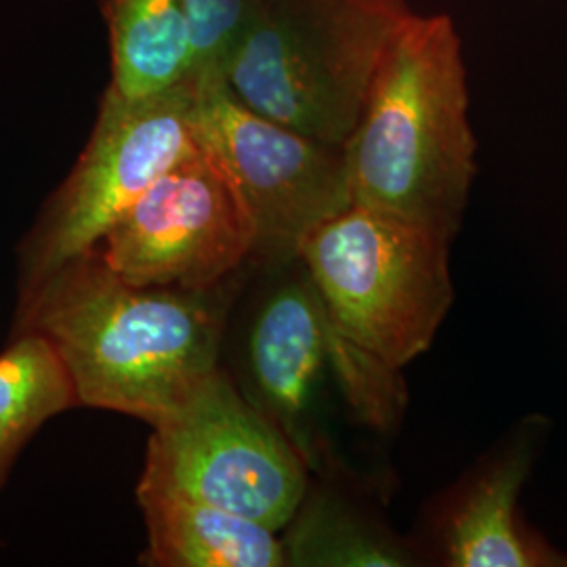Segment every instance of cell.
Masks as SVG:
<instances>
[{
	"label": "cell",
	"mask_w": 567,
	"mask_h": 567,
	"mask_svg": "<svg viewBox=\"0 0 567 567\" xmlns=\"http://www.w3.org/2000/svg\"><path fill=\"white\" fill-rule=\"evenodd\" d=\"M231 290L137 286L91 248L20 297L13 334L53 347L76 404L154 426L221 365Z\"/></svg>",
	"instance_id": "cell-1"
},
{
	"label": "cell",
	"mask_w": 567,
	"mask_h": 567,
	"mask_svg": "<svg viewBox=\"0 0 567 567\" xmlns=\"http://www.w3.org/2000/svg\"><path fill=\"white\" fill-rule=\"evenodd\" d=\"M463 41L446 13H414L343 145L351 203L454 240L477 173Z\"/></svg>",
	"instance_id": "cell-2"
},
{
	"label": "cell",
	"mask_w": 567,
	"mask_h": 567,
	"mask_svg": "<svg viewBox=\"0 0 567 567\" xmlns=\"http://www.w3.org/2000/svg\"><path fill=\"white\" fill-rule=\"evenodd\" d=\"M412 16L408 0H259L225 84L265 118L343 147Z\"/></svg>",
	"instance_id": "cell-3"
},
{
	"label": "cell",
	"mask_w": 567,
	"mask_h": 567,
	"mask_svg": "<svg viewBox=\"0 0 567 567\" xmlns=\"http://www.w3.org/2000/svg\"><path fill=\"white\" fill-rule=\"evenodd\" d=\"M450 244L423 225L351 204L305 238L299 264L332 328L402 370L433 344L454 303Z\"/></svg>",
	"instance_id": "cell-4"
},
{
	"label": "cell",
	"mask_w": 567,
	"mask_h": 567,
	"mask_svg": "<svg viewBox=\"0 0 567 567\" xmlns=\"http://www.w3.org/2000/svg\"><path fill=\"white\" fill-rule=\"evenodd\" d=\"M309 471L282 429L219 365L152 426L142 475L282 532L307 494Z\"/></svg>",
	"instance_id": "cell-5"
},
{
	"label": "cell",
	"mask_w": 567,
	"mask_h": 567,
	"mask_svg": "<svg viewBox=\"0 0 567 567\" xmlns=\"http://www.w3.org/2000/svg\"><path fill=\"white\" fill-rule=\"evenodd\" d=\"M192 79L147 100L105 89L84 150L20 244V297L95 248L122 213L196 150Z\"/></svg>",
	"instance_id": "cell-6"
},
{
	"label": "cell",
	"mask_w": 567,
	"mask_h": 567,
	"mask_svg": "<svg viewBox=\"0 0 567 567\" xmlns=\"http://www.w3.org/2000/svg\"><path fill=\"white\" fill-rule=\"evenodd\" d=\"M192 126L255 225V259H299L305 238L351 206L343 147L309 140L246 107L221 72L192 76Z\"/></svg>",
	"instance_id": "cell-7"
},
{
	"label": "cell",
	"mask_w": 567,
	"mask_h": 567,
	"mask_svg": "<svg viewBox=\"0 0 567 567\" xmlns=\"http://www.w3.org/2000/svg\"><path fill=\"white\" fill-rule=\"evenodd\" d=\"M255 246L243 200L198 143L122 213L95 248L126 282L208 290L240 274Z\"/></svg>",
	"instance_id": "cell-8"
},
{
	"label": "cell",
	"mask_w": 567,
	"mask_h": 567,
	"mask_svg": "<svg viewBox=\"0 0 567 567\" xmlns=\"http://www.w3.org/2000/svg\"><path fill=\"white\" fill-rule=\"evenodd\" d=\"M257 301L244 337L246 398L282 429L309 468L324 461L318 400L328 364L330 320L303 265H280Z\"/></svg>",
	"instance_id": "cell-9"
},
{
	"label": "cell",
	"mask_w": 567,
	"mask_h": 567,
	"mask_svg": "<svg viewBox=\"0 0 567 567\" xmlns=\"http://www.w3.org/2000/svg\"><path fill=\"white\" fill-rule=\"evenodd\" d=\"M545 425L527 419L429 513L435 557L450 567H567V553L527 526L519 496Z\"/></svg>",
	"instance_id": "cell-10"
},
{
	"label": "cell",
	"mask_w": 567,
	"mask_h": 567,
	"mask_svg": "<svg viewBox=\"0 0 567 567\" xmlns=\"http://www.w3.org/2000/svg\"><path fill=\"white\" fill-rule=\"evenodd\" d=\"M137 501L147 529L143 566L286 567L282 536L243 515L200 503L142 475Z\"/></svg>",
	"instance_id": "cell-11"
},
{
	"label": "cell",
	"mask_w": 567,
	"mask_h": 567,
	"mask_svg": "<svg viewBox=\"0 0 567 567\" xmlns=\"http://www.w3.org/2000/svg\"><path fill=\"white\" fill-rule=\"evenodd\" d=\"M110 47L107 91L147 100L194 76L185 0H100Z\"/></svg>",
	"instance_id": "cell-12"
},
{
	"label": "cell",
	"mask_w": 567,
	"mask_h": 567,
	"mask_svg": "<svg viewBox=\"0 0 567 567\" xmlns=\"http://www.w3.org/2000/svg\"><path fill=\"white\" fill-rule=\"evenodd\" d=\"M282 543L295 567H402L423 557L341 494L311 486L284 527Z\"/></svg>",
	"instance_id": "cell-13"
},
{
	"label": "cell",
	"mask_w": 567,
	"mask_h": 567,
	"mask_svg": "<svg viewBox=\"0 0 567 567\" xmlns=\"http://www.w3.org/2000/svg\"><path fill=\"white\" fill-rule=\"evenodd\" d=\"M74 405L76 395L53 347L34 332L13 334L0 353V487L30 440Z\"/></svg>",
	"instance_id": "cell-14"
},
{
	"label": "cell",
	"mask_w": 567,
	"mask_h": 567,
	"mask_svg": "<svg viewBox=\"0 0 567 567\" xmlns=\"http://www.w3.org/2000/svg\"><path fill=\"white\" fill-rule=\"evenodd\" d=\"M328 364L344 402L364 425L377 431L398 425L405 408L402 370L351 343L332 324L328 334Z\"/></svg>",
	"instance_id": "cell-15"
},
{
	"label": "cell",
	"mask_w": 567,
	"mask_h": 567,
	"mask_svg": "<svg viewBox=\"0 0 567 567\" xmlns=\"http://www.w3.org/2000/svg\"><path fill=\"white\" fill-rule=\"evenodd\" d=\"M259 0H185L198 72H224Z\"/></svg>",
	"instance_id": "cell-16"
}]
</instances>
